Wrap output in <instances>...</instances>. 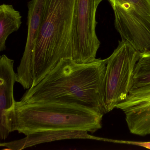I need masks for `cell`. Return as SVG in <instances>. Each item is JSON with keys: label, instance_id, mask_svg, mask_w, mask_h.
Listing matches in <instances>:
<instances>
[{"label": "cell", "instance_id": "30bf717a", "mask_svg": "<svg viewBox=\"0 0 150 150\" xmlns=\"http://www.w3.org/2000/svg\"><path fill=\"white\" fill-rule=\"evenodd\" d=\"M46 0H31L28 3V32L25 50L18 67L25 65L31 58L42 24Z\"/></svg>", "mask_w": 150, "mask_h": 150}, {"label": "cell", "instance_id": "8992f818", "mask_svg": "<svg viewBox=\"0 0 150 150\" xmlns=\"http://www.w3.org/2000/svg\"><path fill=\"white\" fill-rule=\"evenodd\" d=\"M103 0H76L73 25V60L85 64L96 59L100 45L96 34L97 8Z\"/></svg>", "mask_w": 150, "mask_h": 150}, {"label": "cell", "instance_id": "7c38bea8", "mask_svg": "<svg viewBox=\"0 0 150 150\" xmlns=\"http://www.w3.org/2000/svg\"><path fill=\"white\" fill-rule=\"evenodd\" d=\"M149 84H150V53L142 55L136 64L133 74L132 89L141 87Z\"/></svg>", "mask_w": 150, "mask_h": 150}, {"label": "cell", "instance_id": "277c9868", "mask_svg": "<svg viewBox=\"0 0 150 150\" xmlns=\"http://www.w3.org/2000/svg\"><path fill=\"white\" fill-rule=\"evenodd\" d=\"M141 56L130 44L122 40L106 59L103 102L104 114L112 111L128 96L132 87L134 69Z\"/></svg>", "mask_w": 150, "mask_h": 150}, {"label": "cell", "instance_id": "ba28073f", "mask_svg": "<svg viewBox=\"0 0 150 150\" xmlns=\"http://www.w3.org/2000/svg\"><path fill=\"white\" fill-rule=\"evenodd\" d=\"M14 61L6 55L0 59V137L5 140L11 132V115L15 106L13 95L16 73Z\"/></svg>", "mask_w": 150, "mask_h": 150}, {"label": "cell", "instance_id": "7a4b0ae2", "mask_svg": "<svg viewBox=\"0 0 150 150\" xmlns=\"http://www.w3.org/2000/svg\"><path fill=\"white\" fill-rule=\"evenodd\" d=\"M76 0H46L42 24L31 58L17 67L16 82L35 86L62 59L73 60V25Z\"/></svg>", "mask_w": 150, "mask_h": 150}, {"label": "cell", "instance_id": "4fadbf2b", "mask_svg": "<svg viewBox=\"0 0 150 150\" xmlns=\"http://www.w3.org/2000/svg\"><path fill=\"white\" fill-rule=\"evenodd\" d=\"M104 141L113 142L117 144H126L134 145L143 146L145 148L150 149V142H138V141H125V140H116L104 138Z\"/></svg>", "mask_w": 150, "mask_h": 150}, {"label": "cell", "instance_id": "52a82bcc", "mask_svg": "<svg viewBox=\"0 0 150 150\" xmlns=\"http://www.w3.org/2000/svg\"><path fill=\"white\" fill-rule=\"evenodd\" d=\"M116 108L125 115L131 133L140 136L150 135V84L132 89Z\"/></svg>", "mask_w": 150, "mask_h": 150}, {"label": "cell", "instance_id": "3957f363", "mask_svg": "<svg viewBox=\"0 0 150 150\" xmlns=\"http://www.w3.org/2000/svg\"><path fill=\"white\" fill-rule=\"evenodd\" d=\"M104 114L74 103L16 101L11 115V132L25 136L50 130H80L94 133L102 128Z\"/></svg>", "mask_w": 150, "mask_h": 150}, {"label": "cell", "instance_id": "5b68a950", "mask_svg": "<svg viewBox=\"0 0 150 150\" xmlns=\"http://www.w3.org/2000/svg\"><path fill=\"white\" fill-rule=\"evenodd\" d=\"M122 40L141 56L150 53V0H108Z\"/></svg>", "mask_w": 150, "mask_h": 150}, {"label": "cell", "instance_id": "9c48e42d", "mask_svg": "<svg viewBox=\"0 0 150 150\" xmlns=\"http://www.w3.org/2000/svg\"><path fill=\"white\" fill-rule=\"evenodd\" d=\"M88 132L80 130H50L30 133L25 137L0 146L11 150H20L42 143L68 139H90L102 141L103 138L92 136Z\"/></svg>", "mask_w": 150, "mask_h": 150}, {"label": "cell", "instance_id": "8fae6325", "mask_svg": "<svg viewBox=\"0 0 150 150\" xmlns=\"http://www.w3.org/2000/svg\"><path fill=\"white\" fill-rule=\"evenodd\" d=\"M22 16L13 5L0 6V51L6 49V41L9 35L17 31L22 24Z\"/></svg>", "mask_w": 150, "mask_h": 150}, {"label": "cell", "instance_id": "6da1fadb", "mask_svg": "<svg viewBox=\"0 0 150 150\" xmlns=\"http://www.w3.org/2000/svg\"><path fill=\"white\" fill-rule=\"evenodd\" d=\"M106 65V59H96L85 64L62 59L37 85L26 91L21 101L74 103L104 114L103 102Z\"/></svg>", "mask_w": 150, "mask_h": 150}]
</instances>
